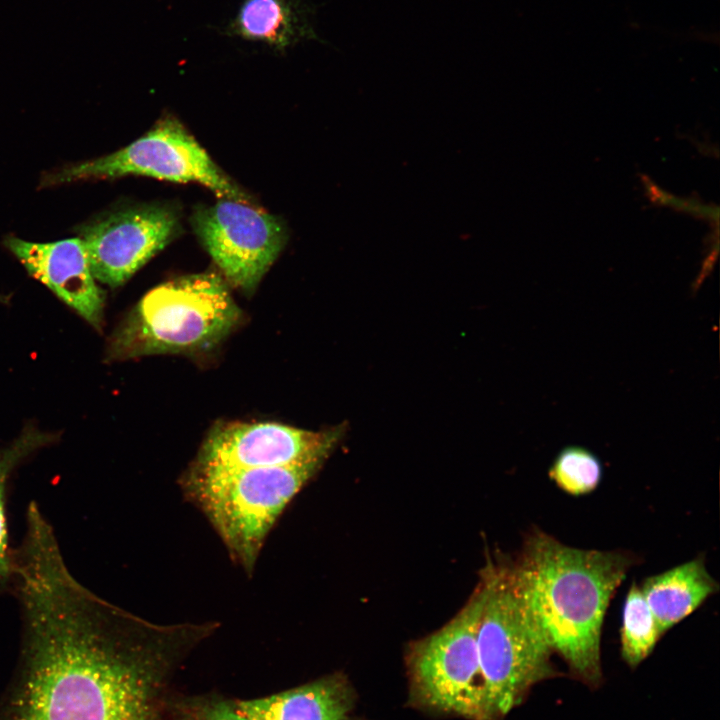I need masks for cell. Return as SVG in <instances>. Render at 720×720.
Segmentation results:
<instances>
[{
    "label": "cell",
    "mask_w": 720,
    "mask_h": 720,
    "mask_svg": "<svg viewBox=\"0 0 720 720\" xmlns=\"http://www.w3.org/2000/svg\"><path fill=\"white\" fill-rule=\"evenodd\" d=\"M549 475L555 484L571 495L593 491L600 483L602 467L599 459L582 447H567L555 458Z\"/></svg>",
    "instance_id": "obj_17"
},
{
    "label": "cell",
    "mask_w": 720,
    "mask_h": 720,
    "mask_svg": "<svg viewBox=\"0 0 720 720\" xmlns=\"http://www.w3.org/2000/svg\"><path fill=\"white\" fill-rule=\"evenodd\" d=\"M235 703L247 720H343L352 707V693L343 679L332 676Z\"/></svg>",
    "instance_id": "obj_12"
},
{
    "label": "cell",
    "mask_w": 720,
    "mask_h": 720,
    "mask_svg": "<svg viewBox=\"0 0 720 720\" xmlns=\"http://www.w3.org/2000/svg\"><path fill=\"white\" fill-rule=\"evenodd\" d=\"M344 433V425L310 431L275 422L216 424L192 464L218 468L297 465L327 459Z\"/></svg>",
    "instance_id": "obj_10"
},
{
    "label": "cell",
    "mask_w": 720,
    "mask_h": 720,
    "mask_svg": "<svg viewBox=\"0 0 720 720\" xmlns=\"http://www.w3.org/2000/svg\"><path fill=\"white\" fill-rule=\"evenodd\" d=\"M233 31L277 48L315 37L304 7L296 0H246L234 21Z\"/></svg>",
    "instance_id": "obj_14"
},
{
    "label": "cell",
    "mask_w": 720,
    "mask_h": 720,
    "mask_svg": "<svg viewBox=\"0 0 720 720\" xmlns=\"http://www.w3.org/2000/svg\"><path fill=\"white\" fill-rule=\"evenodd\" d=\"M126 175L195 182L219 198L252 203L249 195L212 160L182 124L172 118L157 122L146 134L116 152L50 174L45 183L54 185Z\"/></svg>",
    "instance_id": "obj_7"
},
{
    "label": "cell",
    "mask_w": 720,
    "mask_h": 720,
    "mask_svg": "<svg viewBox=\"0 0 720 720\" xmlns=\"http://www.w3.org/2000/svg\"><path fill=\"white\" fill-rule=\"evenodd\" d=\"M640 589L663 635L717 592L719 585L704 559L695 558L646 578Z\"/></svg>",
    "instance_id": "obj_13"
},
{
    "label": "cell",
    "mask_w": 720,
    "mask_h": 720,
    "mask_svg": "<svg viewBox=\"0 0 720 720\" xmlns=\"http://www.w3.org/2000/svg\"><path fill=\"white\" fill-rule=\"evenodd\" d=\"M240 316L219 274L183 276L151 289L140 299L113 333L108 358L209 350L231 333Z\"/></svg>",
    "instance_id": "obj_4"
},
{
    "label": "cell",
    "mask_w": 720,
    "mask_h": 720,
    "mask_svg": "<svg viewBox=\"0 0 720 720\" xmlns=\"http://www.w3.org/2000/svg\"><path fill=\"white\" fill-rule=\"evenodd\" d=\"M56 436L34 428L25 430L9 446L0 450V586L11 584L14 562L9 546L6 516L7 487L16 467L29 455L54 442Z\"/></svg>",
    "instance_id": "obj_15"
},
{
    "label": "cell",
    "mask_w": 720,
    "mask_h": 720,
    "mask_svg": "<svg viewBox=\"0 0 720 720\" xmlns=\"http://www.w3.org/2000/svg\"><path fill=\"white\" fill-rule=\"evenodd\" d=\"M5 244L31 276L46 285L93 327L101 328L104 294L91 272L80 237L50 243L8 237Z\"/></svg>",
    "instance_id": "obj_11"
},
{
    "label": "cell",
    "mask_w": 720,
    "mask_h": 720,
    "mask_svg": "<svg viewBox=\"0 0 720 720\" xmlns=\"http://www.w3.org/2000/svg\"><path fill=\"white\" fill-rule=\"evenodd\" d=\"M180 720H247L235 702L204 698L191 701L181 710Z\"/></svg>",
    "instance_id": "obj_18"
},
{
    "label": "cell",
    "mask_w": 720,
    "mask_h": 720,
    "mask_svg": "<svg viewBox=\"0 0 720 720\" xmlns=\"http://www.w3.org/2000/svg\"><path fill=\"white\" fill-rule=\"evenodd\" d=\"M22 631L0 720H163L168 691L217 622L162 625L115 606L69 571L56 535L14 554Z\"/></svg>",
    "instance_id": "obj_1"
},
{
    "label": "cell",
    "mask_w": 720,
    "mask_h": 720,
    "mask_svg": "<svg viewBox=\"0 0 720 720\" xmlns=\"http://www.w3.org/2000/svg\"><path fill=\"white\" fill-rule=\"evenodd\" d=\"M636 561L623 551L574 548L536 528L512 564L520 591L553 653L587 685L597 686L602 680L603 620Z\"/></svg>",
    "instance_id": "obj_2"
},
{
    "label": "cell",
    "mask_w": 720,
    "mask_h": 720,
    "mask_svg": "<svg viewBox=\"0 0 720 720\" xmlns=\"http://www.w3.org/2000/svg\"><path fill=\"white\" fill-rule=\"evenodd\" d=\"M191 225L225 278L246 293L257 287L287 241L279 218L232 199L196 208Z\"/></svg>",
    "instance_id": "obj_8"
},
{
    "label": "cell",
    "mask_w": 720,
    "mask_h": 720,
    "mask_svg": "<svg viewBox=\"0 0 720 720\" xmlns=\"http://www.w3.org/2000/svg\"><path fill=\"white\" fill-rule=\"evenodd\" d=\"M657 621L640 586L634 583L626 596L621 629V654L630 667L638 666L661 637Z\"/></svg>",
    "instance_id": "obj_16"
},
{
    "label": "cell",
    "mask_w": 720,
    "mask_h": 720,
    "mask_svg": "<svg viewBox=\"0 0 720 720\" xmlns=\"http://www.w3.org/2000/svg\"><path fill=\"white\" fill-rule=\"evenodd\" d=\"M180 232L175 208L143 204L85 225L82 239L94 278L111 287L126 282Z\"/></svg>",
    "instance_id": "obj_9"
},
{
    "label": "cell",
    "mask_w": 720,
    "mask_h": 720,
    "mask_svg": "<svg viewBox=\"0 0 720 720\" xmlns=\"http://www.w3.org/2000/svg\"><path fill=\"white\" fill-rule=\"evenodd\" d=\"M488 589L486 571L460 612L411 649L409 666L413 689L425 705L472 720H491L477 646Z\"/></svg>",
    "instance_id": "obj_6"
},
{
    "label": "cell",
    "mask_w": 720,
    "mask_h": 720,
    "mask_svg": "<svg viewBox=\"0 0 720 720\" xmlns=\"http://www.w3.org/2000/svg\"><path fill=\"white\" fill-rule=\"evenodd\" d=\"M489 589L481 614L478 658L487 709L498 720L537 683L558 673L553 650L518 586L513 566L487 569Z\"/></svg>",
    "instance_id": "obj_5"
},
{
    "label": "cell",
    "mask_w": 720,
    "mask_h": 720,
    "mask_svg": "<svg viewBox=\"0 0 720 720\" xmlns=\"http://www.w3.org/2000/svg\"><path fill=\"white\" fill-rule=\"evenodd\" d=\"M324 461L258 468L190 464L179 485L205 515L231 560L251 576L274 524Z\"/></svg>",
    "instance_id": "obj_3"
}]
</instances>
